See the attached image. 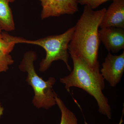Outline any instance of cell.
Masks as SVG:
<instances>
[{"mask_svg":"<svg viewBox=\"0 0 124 124\" xmlns=\"http://www.w3.org/2000/svg\"><path fill=\"white\" fill-rule=\"evenodd\" d=\"M100 41L108 52L116 53L124 49V29L110 27L99 30Z\"/></svg>","mask_w":124,"mask_h":124,"instance_id":"7","label":"cell"},{"mask_svg":"<svg viewBox=\"0 0 124 124\" xmlns=\"http://www.w3.org/2000/svg\"><path fill=\"white\" fill-rule=\"evenodd\" d=\"M37 59L35 52L27 51L19 67L20 70L27 73L26 81L34 92L32 100L34 106L38 108L48 109L56 104L55 97L57 95L53 89L55 80L54 78L50 77L45 81L38 75L34 65Z\"/></svg>","mask_w":124,"mask_h":124,"instance_id":"3","label":"cell"},{"mask_svg":"<svg viewBox=\"0 0 124 124\" xmlns=\"http://www.w3.org/2000/svg\"><path fill=\"white\" fill-rule=\"evenodd\" d=\"M15 45L10 39V35L4 32L0 33V52L9 54Z\"/></svg>","mask_w":124,"mask_h":124,"instance_id":"11","label":"cell"},{"mask_svg":"<svg viewBox=\"0 0 124 124\" xmlns=\"http://www.w3.org/2000/svg\"><path fill=\"white\" fill-rule=\"evenodd\" d=\"M72 59L73 69L68 76L60 78L68 92L72 87L84 90L96 100L100 113L111 117V108L107 98L102 91L105 88L104 80L100 73V67L93 68L86 62L73 53L69 52Z\"/></svg>","mask_w":124,"mask_h":124,"instance_id":"2","label":"cell"},{"mask_svg":"<svg viewBox=\"0 0 124 124\" xmlns=\"http://www.w3.org/2000/svg\"><path fill=\"white\" fill-rule=\"evenodd\" d=\"M100 73L112 87H115L120 81L124 72V51L119 55L108 52L102 64Z\"/></svg>","mask_w":124,"mask_h":124,"instance_id":"5","label":"cell"},{"mask_svg":"<svg viewBox=\"0 0 124 124\" xmlns=\"http://www.w3.org/2000/svg\"><path fill=\"white\" fill-rule=\"evenodd\" d=\"M8 0H0V26L2 30L9 31L15 29L12 11Z\"/></svg>","mask_w":124,"mask_h":124,"instance_id":"9","label":"cell"},{"mask_svg":"<svg viewBox=\"0 0 124 124\" xmlns=\"http://www.w3.org/2000/svg\"><path fill=\"white\" fill-rule=\"evenodd\" d=\"M106 10L104 8L94 11L85 6L68 45L69 52L75 54L93 68L100 67L98 29Z\"/></svg>","mask_w":124,"mask_h":124,"instance_id":"1","label":"cell"},{"mask_svg":"<svg viewBox=\"0 0 124 124\" xmlns=\"http://www.w3.org/2000/svg\"><path fill=\"white\" fill-rule=\"evenodd\" d=\"M15 0H8L9 2H13L15 1Z\"/></svg>","mask_w":124,"mask_h":124,"instance_id":"14","label":"cell"},{"mask_svg":"<svg viewBox=\"0 0 124 124\" xmlns=\"http://www.w3.org/2000/svg\"><path fill=\"white\" fill-rule=\"evenodd\" d=\"M108 0H77L78 4L86 6L93 10Z\"/></svg>","mask_w":124,"mask_h":124,"instance_id":"13","label":"cell"},{"mask_svg":"<svg viewBox=\"0 0 124 124\" xmlns=\"http://www.w3.org/2000/svg\"><path fill=\"white\" fill-rule=\"evenodd\" d=\"M2 31V29H1V27L0 26V33H1V31Z\"/></svg>","mask_w":124,"mask_h":124,"instance_id":"16","label":"cell"},{"mask_svg":"<svg viewBox=\"0 0 124 124\" xmlns=\"http://www.w3.org/2000/svg\"><path fill=\"white\" fill-rule=\"evenodd\" d=\"M77 0H46L41 3V19L63 15H73L78 11Z\"/></svg>","mask_w":124,"mask_h":124,"instance_id":"6","label":"cell"},{"mask_svg":"<svg viewBox=\"0 0 124 124\" xmlns=\"http://www.w3.org/2000/svg\"><path fill=\"white\" fill-rule=\"evenodd\" d=\"M110 27L124 29V0H113L106 9L100 27Z\"/></svg>","mask_w":124,"mask_h":124,"instance_id":"8","label":"cell"},{"mask_svg":"<svg viewBox=\"0 0 124 124\" xmlns=\"http://www.w3.org/2000/svg\"><path fill=\"white\" fill-rule=\"evenodd\" d=\"M55 100L61 112L60 124H78L77 119L75 114L67 107L62 100L58 96L55 97Z\"/></svg>","mask_w":124,"mask_h":124,"instance_id":"10","label":"cell"},{"mask_svg":"<svg viewBox=\"0 0 124 124\" xmlns=\"http://www.w3.org/2000/svg\"><path fill=\"white\" fill-rule=\"evenodd\" d=\"M75 28L74 26L60 35L48 36L34 40L14 36L13 40L16 44L25 43L36 45L41 46L45 50V58L40 63L39 68L40 71H45L50 67L53 62L61 60L63 61L68 69L71 72L72 69L69 64L68 45L72 38Z\"/></svg>","mask_w":124,"mask_h":124,"instance_id":"4","label":"cell"},{"mask_svg":"<svg viewBox=\"0 0 124 124\" xmlns=\"http://www.w3.org/2000/svg\"><path fill=\"white\" fill-rule=\"evenodd\" d=\"M14 61L9 54L0 52V73L6 72L9 69V66L13 63Z\"/></svg>","mask_w":124,"mask_h":124,"instance_id":"12","label":"cell"},{"mask_svg":"<svg viewBox=\"0 0 124 124\" xmlns=\"http://www.w3.org/2000/svg\"><path fill=\"white\" fill-rule=\"evenodd\" d=\"M39 0L40 1V2H41V3H42V2H44L46 0Z\"/></svg>","mask_w":124,"mask_h":124,"instance_id":"15","label":"cell"}]
</instances>
